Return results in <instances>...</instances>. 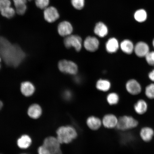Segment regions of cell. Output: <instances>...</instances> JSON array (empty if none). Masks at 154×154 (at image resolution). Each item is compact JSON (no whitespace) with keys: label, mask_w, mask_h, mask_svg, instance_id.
Returning a JSON list of instances; mask_svg holds the SVG:
<instances>
[{"label":"cell","mask_w":154,"mask_h":154,"mask_svg":"<svg viewBox=\"0 0 154 154\" xmlns=\"http://www.w3.org/2000/svg\"><path fill=\"white\" fill-rule=\"evenodd\" d=\"M11 0H0V12L7 8L11 7Z\"/></svg>","instance_id":"31"},{"label":"cell","mask_w":154,"mask_h":154,"mask_svg":"<svg viewBox=\"0 0 154 154\" xmlns=\"http://www.w3.org/2000/svg\"><path fill=\"white\" fill-rule=\"evenodd\" d=\"M58 66L61 72L72 75H76L78 72V66L72 61L63 60L59 61Z\"/></svg>","instance_id":"5"},{"label":"cell","mask_w":154,"mask_h":154,"mask_svg":"<svg viewBox=\"0 0 154 154\" xmlns=\"http://www.w3.org/2000/svg\"><path fill=\"white\" fill-rule=\"evenodd\" d=\"M72 92L69 90L65 91L63 94V97L66 100H70L72 97Z\"/></svg>","instance_id":"33"},{"label":"cell","mask_w":154,"mask_h":154,"mask_svg":"<svg viewBox=\"0 0 154 154\" xmlns=\"http://www.w3.org/2000/svg\"><path fill=\"white\" fill-rule=\"evenodd\" d=\"M120 48L122 51L127 55H131L134 53V45L130 40L125 39L120 44Z\"/></svg>","instance_id":"17"},{"label":"cell","mask_w":154,"mask_h":154,"mask_svg":"<svg viewBox=\"0 0 154 154\" xmlns=\"http://www.w3.org/2000/svg\"><path fill=\"white\" fill-rule=\"evenodd\" d=\"M20 90L23 95L29 97L33 95L35 91V88L32 83L25 82L21 84Z\"/></svg>","instance_id":"16"},{"label":"cell","mask_w":154,"mask_h":154,"mask_svg":"<svg viewBox=\"0 0 154 154\" xmlns=\"http://www.w3.org/2000/svg\"><path fill=\"white\" fill-rule=\"evenodd\" d=\"M111 84L109 81L105 79H100L96 84V87L98 90L106 92L110 89Z\"/></svg>","instance_id":"22"},{"label":"cell","mask_w":154,"mask_h":154,"mask_svg":"<svg viewBox=\"0 0 154 154\" xmlns=\"http://www.w3.org/2000/svg\"><path fill=\"white\" fill-rule=\"evenodd\" d=\"M3 106V103L0 100V110L2 109Z\"/></svg>","instance_id":"35"},{"label":"cell","mask_w":154,"mask_h":154,"mask_svg":"<svg viewBox=\"0 0 154 154\" xmlns=\"http://www.w3.org/2000/svg\"><path fill=\"white\" fill-rule=\"evenodd\" d=\"M1 57H0V69H1Z\"/></svg>","instance_id":"37"},{"label":"cell","mask_w":154,"mask_h":154,"mask_svg":"<svg viewBox=\"0 0 154 154\" xmlns=\"http://www.w3.org/2000/svg\"><path fill=\"white\" fill-rule=\"evenodd\" d=\"M26 3L14 4L15 8V11L19 15H23L26 13L27 6Z\"/></svg>","instance_id":"27"},{"label":"cell","mask_w":154,"mask_h":154,"mask_svg":"<svg viewBox=\"0 0 154 154\" xmlns=\"http://www.w3.org/2000/svg\"><path fill=\"white\" fill-rule=\"evenodd\" d=\"M14 4L26 3L27 0H13Z\"/></svg>","instance_id":"34"},{"label":"cell","mask_w":154,"mask_h":154,"mask_svg":"<svg viewBox=\"0 0 154 154\" xmlns=\"http://www.w3.org/2000/svg\"><path fill=\"white\" fill-rule=\"evenodd\" d=\"M15 11L11 7H9L1 11V14L3 16L7 18H13L15 14Z\"/></svg>","instance_id":"26"},{"label":"cell","mask_w":154,"mask_h":154,"mask_svg":"<svg viewBox=\"0 0 154 154\" xmlns=\"http://www.w3.org/2000/svg\"><path fill=\"white\" fill-rule=\"evenodd\" d=\"M61 145L56 137H49L44 140L43 145L38 148V154H63Z\"/></svg>","instance_id":"3"},{"label":"cell","mask_w":154,"mask_h":154,"mask_svg":"<svg viewBox=\"0 0 154 154\" xmlns=\"http://www.w3.org/2000/svg\"><path fill=\"white\" fill-rule=\"evenodd\" d=\"M32 140L27 135H23L17 140L18 147L22 149H27L32 144Z\"/></svg>","instance_id":"21"},{"label":"cell","mask_w":154,"mask_h":154,"mask_svg":"<svg viewBox=\"0 0 154 154\" xmlns=\"http://www.w3.org/2000/svg\"><path fill=\"white\" fill-rule=\"evenodd\" d=\"M42 109L37 104H34L29 107L28 110V114L31 118L37 119L42 114Z\"/></svg>","instance_id":"18"},{"label":"cell","mask_w":154,"mask_h":154,"mask_svg":"<svg viewBox=\"0 0 154 154\" xmlns=\"http://www.w3.org/2000/svg\"><path fill=\"white\" fill-rule=\"evenodd\" d=\"M150 51L149 46L145 42L140 41L134 45V53L140 58H144Z\"/></svg>","instance_id":"9"},{"label":"cell","mask_w":154,"mask_h":154,"mask_svg":"<svg viewBox=\"0 0 154 154\" xmlns=\"http://www.w3.org/2000/svg\"><path fill=\"white\" fill-rule=\"evenodd\" d=\"M44 15L45 20L50 23L55 22L59 18L57 10L53 7H48L44 9Z\"/></svg>","instance_id":"11"},{"label":"cell","mask_w":154,"mask_h":154,"mask_svg":"<svg viewBox=\"0 0 154 154\" xmlns=\"http://www.w3.org/2000/svg\"><path fill=\"white\" fill-rule=\"evenodd\" d=\"M139 122L134 117L131 116L124 115L119 117L116 129L120 131H127L137 128Z\"/></svg>","instance_id":"4"},{"label":"cell","mask_w":154,"mask_h":154,"mask_svg":"<svg viewBox=\"0 0 154 154\" xmlns=\"http://www.w3.org/2000/svg\"><path fill=\"white\" fill-rule=\"evenodd\" d=\"M144 58L148 65L154 67V50L150 51Z\"/></svg>","instance_id":"28"},{"label":"cell","mask_w":154,"mask_h":154,"mask_svg":"<svg viewBox=\"0 0 154 154\" xmlns=\"http://www.w3.org/2000/svg\"><path fill=\"white\" fill-rule=\"evenodd\" d=\"M139 135L141 139L146 143L151 141L154 137V130L149 126H144L140 129Z\"/></svg>","instance_id":"12"},{"label":"cell","mask_w":154,"mask_h":154,"mask_svg":"<svg viewBox=\"0 0 154 154\" xmlns=\"http://www.w3.org/2000/svg\"></svg>","instance_id":"39"},{"label":"cell","mask_w":154,"mask_h":154,"mask_svg":"<svg viewBox=\"0 0 154 154\" xmlns=\"http://www.w3.org/2000/svg\"><path fill=\"white\" fill-rule=\"evenodd\" d=\"M108 103L110 105H114L117 104L119 101V97L116 93H111L108 95L107 97Z\"/></svg>","instance_id":"25"},{"label":"cell","mask_w":154,"mask_h":154,"mask_svg":"<svg viewBox=\"0 0 154 154\" xmlns=\"http://www.w3.org/2000/svg\"><path fill=\"white\" fill-rule=\"evenodd\" d=\"M119 44L118 40L114 38H109L106 44V49L109 53H114L119 49Z\"/></svg>","instance_id":"19"},{"label":"cell","mask_w":154,"mask_h":154,"mask_svg":"<svg viewBox=\"0 0 154 154\" xmlns=\"http://www.w3.org/2000/svg\"><path fill=\"white\" fill-rule=\"evenodd\" d=\"M103 126L107 129H116L119 118L112 113L105 115L101 119Z\"/></svg>","instance_id":"8"},{"label":"cell","mask_w":154,"mask_h":154,"mask_svg":"<svg viewBox=\"0 0 154 154\" xmlns=\"http://www.w3.org/2000/svg\"><path fill=\"white\" fill-rule=\"evenodd\" d=\"M152 44L153 47L154 49V38H153V39L152 40Z\"/></svg>","instance_id":"36"},{"label":"cell","mask_w":154,"mask_h":154,"mask_svg":"<svg viewBox=\"0 0 154 154\" xmlns=\"http://www.w3.org/2000/svg\"><path fill=\"white\" fill-rule=\"evenodd\" d=\"M71 2L73 7L76 9H82L84 6L85 0H71Z\"/></svg>","instance_id":"30"},{"label":"cell","mask_w":154,"mask_h":154,"mask_svg":"<svg viewBox=\"0 0 154 154\" xmlns=\"http://www.w3.org/2000/svg\"><path fill=\"white\" fill-rule=\"evenodd\" d=\"M147 13L145 10L143 9H138L134 13V19L138 22H144L147 20Z\"/></svg>","instance_id":"23"},{"label":"cell","mask_w":154,"mask_h":154,"mask_svg":"<svg viewBox=\"0 0 154 154\" xmlns=\"http://www.w3.org/2000/svg\"><path fill=\"white\" fill-rule=\"evenodd\" d=\"M86 124L90 130L95 131L100 129L102 126V120L95 116H90L87 118Z\"/></svg>","instance_id":"10"},{"label":"cell","mask_w":154,"mask_h":154,"mask_svg":"<svg viewBox=\"0 0 154 154\" xmlns=\"http://www.w3.org/2000/svg\"><path fill=\"white\" fill-rule=\"evenodd\" d=\"M84 45L87 51L92 52L97 51L99 48V42L95 37L88 36L85 40Z\"/></svg>","instance_id":"13"},{"label":"cell","mask_w":154,"mask_h":154,"mask_svg":"<svg viewBox=\"0 0 154 154\" xmlns=\"http://www.w3.org/2000/svg\"><path fill=\"white\" fill-rule=\"evenodd\" d=\"M58 32L60 35L66 36L70 35L73 31L72 24L67 21H63L60 23L57 28Z\"/></svg>","instance_id":"14"},{"label":"cell","mask_w":154,"mask_h":154,"mask_svg":"<svg viewBox=\"0 0 154 154\" xmlns=\"http://www.w3.org/2000/svg\"><path fill=\"white\" fill-rule=\"evenodd\" d=\"M134 109L137 114L139 115H143L147 112L149 105L145 100L140 99L134 103Z\"/></svg>","instance_id":"15"},{"label":"cell","mask_w":154,"mask_h":154,"mask_svg":"<svg viewBox=\"0 0 154 154\" xmlns=\"http://www.w3.org/2000/svg\"><path fill=\"white\" fill-rule=\"evenodd\" d=\"M125 87L127 92L131 95L136 96L141 93L142 86L140 83L135 79H130L127 81Z\"/></svg>","instance_id":"7"},{"label":"cell","mask_w":154,"mask_h":154,"mask_svg":"<svg viewBox=\"0 0 154 154\" xmlns=\"http://www.w3.org/2000/svg\"><path fill=\"white\" fill-rule=\"evenodd\" d=\"M28 1H32V0H28Z\"/></svg>","instance_id":"38"},{"label":"cell","mask_w":154,"mask_h":154,"mask_svg":"<svg viewBox=\"0 0 154 154\" xmlns=\"http://www.w3.org/2000/svg\"><path fill=\"white\" fill-rule=\"evenodd\" d=\"M0 57L9 66L17 67L24 60L26 55L18 46L12 45L5 38L0 36Z\"/></svg>","instance_id":"1"},{"label":"cell","mask_w":154,"mask_h":154,"mask_svg":"<svg viewBox=\"0 0 154 154\" xmlns=\"http://www.w3.org/2000/svg\"><path fill=\"white\" fill-rule=\"evenodd\" d=\"M57 140L61 144L72 143L78 136L77 129L72 125H67L59 127L56 131Z\"/></svg>","instance_id":"2"},{"label":"cell","mask_w":154,"mask_h":154,"mask_svg":"<svg viewBox=\"0 0 154 154\" xmlns=\"http://www.w3.org/2000/svg\"><path fill=\"white\" fill-rule=\"evenodd\" d=\"M94 32L100 37H104L108 34V30L106 26L103 23L100 22L96 25Z\"/></svg>","instance_id":"20"},{"label":"cell","mask_w":154,"mask_h":154,"mask_svg":"<svg viewBox=\"0 0 154 154\" xmlns=\"http://www.w3.org/2000/svg\"><path fill=\"white\" fill-rule=\"evenodd\" d=\"M144 95L149 100H154V83L152 82L146 86L144 89Z\"/></svg>","instance_id":"24"},{"label":"cell","mask_w":154,"mask_h":154,"mask_svg":"<svg viewBox=\"0 0 154 154\" xmlns=\"http://www.w3.org/2000/svg\"><path fill=\"white\" fill-rule=\"evenodd\" d=\"M35 4L38 8L42 9H45L48 7L49 0H35Z\"/></svg>","instance_id":"29"},{"label":"cell","mask_w":154,"mask_h":154,"mask_svg":"<svg viewBox=\"0 0 154 154\" xmlns=\"http://www.w3.org/2000/svg\"><path fill=\"white\" fill-rule=\"evenodd\" d=\"M64 44L66 48L73 47L77 51H79L82 48V40L79 36L70 35L65 38Z\"/></svg>","instance_id":"6"},{"label":"cell","mask_w":154,"mask_h":154,"mask_svg":"<svg viewBox=\"0 0 154 154\" xmlns=\"http://www.w3.org/2000/svg\"><path fill=\"white\" fill-rule=\"evenodd\" d=\"M153 69L148 73V77L150 81L154 83V67Z\"/></svg>","instance_id":"32"}]
</instances>
